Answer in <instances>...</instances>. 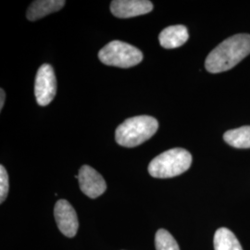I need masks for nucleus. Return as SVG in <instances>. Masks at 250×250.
<instances>
[{
	"instance_id": "7ed1b4c3",
	"label": "nucleus",
	"mask_w": 250,
	"mask_h": 250,
	"mask_svg": "<svg viewBox=\"0 0 250 250\" xmlns=\"http://www.w3.org/2000/svg\"><path fill=\"white\" fill-rule=\"evenodd\" d=\"M192 163L191 154L184 148L163 152L148 165V172L155 178H171L186 172Z\"/></svg>"
},
{
	"instance_id": "ddd939ff",
	"label": "nucleus",
	"mask_w": 250,
	"mask_h": 250,
	"mask_svg": "<svg viewBox=\"0 0 250 250\" xmlns=\"http://www.w3.org/2000/svg\"><path fill=\"white\" fill-rule=\"evenodd\" d=\"M156 250H180L178 244L170 232L160 229L155 235Z\"/></svg>"
},
{
	"instance_id": "9b49d317",
	"label": "nucleus",
	"mask_w": 250,
	"mask_h": 250,
	"mask_svg": "<svg viewBox=\"0 0 250 250\" xmlns=\"http://www.w3.org/2000/svg\"><path fill=\"white\" fill-rule=\"evenodd\" d=\"M224 141L236 148H250V126L227 131L224 135Z\"/></svg>"
},
{
	"instance_id": "f8f14e48",
	"label": "nucleus",
	"mask_w": 250,
	"mask_h": 250,
	"mask_svg": "<svg viewBox=\"0 0 250 250\" xmlns=\"http://www.w3.org/2000/svg\"><path fill=\"white\" fill-rule=\"evenodd\" d=\"M215 250H243L236 236L227 228L218 229L214 234Z\"/></svg>"
},
{
	"instance_id": "0eeeda50",
	"label": "nucleus",
	"mask_w": 250,
	"mask_h": 250,
	"mask_svg": "<svg viewBox=\"0 0 250 250\" xmlns=\"http://www.w3.org/2000/svg\"><path fill=\"white\" fill-rule=\"evenodd\" d=\"M78 176L82 192L90 198L100 197L107 189V184L102 175L88 165L81 168Z\"/></svg>"
},
{
	"instance_id": "f03ea898",
	"label": "nucleus",
	"mask_w": 250,
	"mask_h": 250,
	"mask_svg": "<svg viewBox=\"0 0 250 250\" xmlns=\"http://www.w3.org/2000/svg\"><path fill=\"white\" fill-rule=\"evenodd\" d=\"M158 128L159 123L153 117H133L118 126L115 139L122 146L134 147L150 139L158 131Z\"/></svg>"
},
{
	"instance_id": "9d476101",
	"label": "nucleus",
	"mask_w": 250,
	"mask_h": 250,
	"mask_svg": "<svg viewBox=\"0 0 250 250\" xmlns=\"http://www.w3.org/2000/svg\"><path fill=\"white\" fill-rule=\"evenodd\" d=\"M64 0H37L32 2L27 9V19L35 21L44 18L46 15L55 13L62 9L65 5Z\"/></svg>"
},
{
	"instance_id": "2eb2a0df",
	"label": "nucleus",
	"mask_w": 250,
	"mask_h": 250,
	"mask_svg": "<svg viewBox=\"0 0 250 250\" xmlns=\"http://www.w3.org/2000/svg\"><path fill=\"white\" fill-rule=\"evenodd\" d=\"M0 96H1V99H0V110H2V108L4 107V103H5V97H6V94H5V91L1 88L0 90Z\"/></svg>"
},
{
	"instance_id": "39448f33",
	"label": "nucleus",
	"mask_w": 250,
	"mask_h": 250,
	"mask_svg": "<svg viewBox=\"0 0 250 250\" xmlns=\"http://www.w3.org/2000/svg\"><path fill=\"white\" fill-rule=\"evenodd\" d=\"M57 93V80L53 68L49 64L42 65L36 73L35 94L38 105L45 107L53 100Z\"/></svg>"
},
{
	"instance_id": "4468645a",
	"label": "nucleus",
	"mask_w": 250,
	"mask_h": 250,
	"mask_svg": "<svg viewBox=\"0 0 250 250\" xmlns=\"http://www.w3.org/2000/svg\"><path fill=\"white\" fill-rule=\"evenodd\" d=\"M9 175L3 165L0 166V202L3 203L9 193Z\"/></svg>"
},
{
	"instance_id": "6e6552de",
	"label": "nucleus",
	"mask_w": 250,
	"mask_h": 250,
	"mask_svg": "<svg viewBox=\"0 0 250 250\" xmlns=\"http://www.w3.org/2000/svg\"><path fill=\"white\" fill-rule=\"evenodd\" d=\"M153 4L148 0H114L110 4L111 13L117 18H133L149 13Z\"/></svg>"
},
{
	"instance_id": "1a4fd4ad",
	"label": "nucleus",
	"mask_w": 250,
	"mask_h": 250,
	"mask_svg": "<svg viewBox=\"0 0 250 250\" xmlns=\"http://www.w3.org/2000/svg\"><path fill=\"white\" fill-rule=\"evenodd\" d=\"M189 38L188 30L185 25H172L161 31L159 40L162 47L171 49L184 45Z\"/></svg>"
},
{
	"instance_id": "f257e3e1",
	"label": "nucleus",
	"mask_w": 250,
	"mask_h": 250,
	"mask_svg": "<svg viewBox=\"0 0 250 250\" xmlns=\"http://www.w3.org/2000/svg\"><path fill=\"white\" fill-rule=\"evenodd\" d=\"M250 54V35L231 36L208 54L206 59V70L211 73L229 71Z\"/></svg>"
},
{
	"instance_id": "20e7f679",
	"label": "nucleus",
	"mask_w": 250,
	"mask_h": 250,
	"mask_svg": "<svg viewBox=\"0 0 250 250\" xmlns=\"http://www.w3.org/2000/svg\"><path fill=\"white\" fill-rule=\"evenodd\" d=\"M99 61L107 66L131 68L143 61V53L137 47L125 42L114 40L99 52Z\"/></svg>"
},
{
	"instance_id": "423d86ee",
	"label": "nucleus",
	"mask_w": 250,
	"mask_h": 250,
	"mask_svg": "<svg viewBox=\"0 0 250 250\" xmlns=\"http://www.w3.org/2000/svg\"><path fill=\"white\" fill-rule=\"evenodd\" d=\"M54 216L60 231L67 237L75 236L79 228L75 209L67 200L60 199L54 208Z\"/></svg>"
}]
</instances>
